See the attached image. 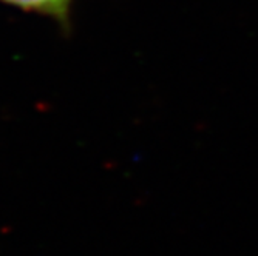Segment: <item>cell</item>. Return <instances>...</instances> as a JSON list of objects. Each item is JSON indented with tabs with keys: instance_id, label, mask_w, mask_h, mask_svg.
I'll return each mask as SVG.
<instances>
[{
	"instance_id": "cell-1",
	"label": "cell",
	"mask_w": 258,
	"mask_h": 256,
	"mask_svg": "<svg viewBox=\"0 0 258 256\" xmlns=\"http://www.w3.org/2000/svg\"><path fill=\"white\" fill-rule=\"evenodd\" d=\"M0 2L20 11L50 19L63 33H70L72 30L75 0H0Z\"/></svg>"
}]
</instances>
